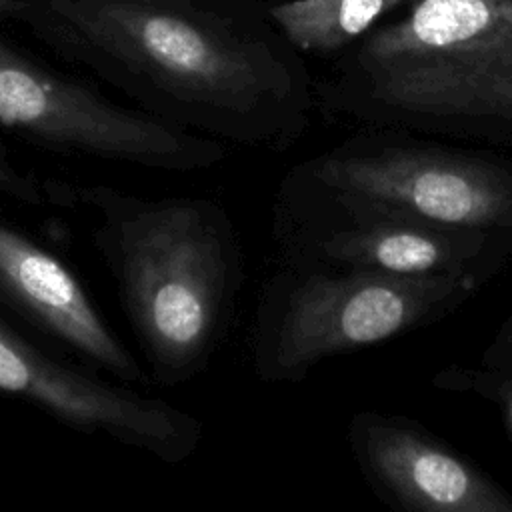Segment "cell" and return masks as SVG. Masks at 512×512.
<instances>
[{
  "mask_svg": "<svg viewBox=\"0 0 512 512\" xmlns=\"http://www.w3.org/2000/svg\"><path fill=\"white\" fill-rule=\"evenodd\" d=\"M402 0H294L270 10L300 50L332 52L362 36Z\"/></svg>",
  "mask_w": 512,
  "mask_h": 512,
  "instance_id": "obj_11",
  "label": "cell"
},
{
  "mask_svg": "<svg viewBox=\"0 0 512 512\" xmlns=\"http://www.w3.org/2000/svg\"><path fill=\"white\" fill-rule=\"evenodd\" d=\"M306 182L434 224L512 238V152L364 128L290 170Z\"/></svg>",
  "mask_w": 512,
  "mask_h": 512,
  "instance_id": "obj_6",
  "label": "cell"
},
{
  "mask_svg": "<svg viewBox=\"0 0 512 512\" xmlns=\"http://www.w3.org/2000/svg\"><path fill=\"white\" fill-rule=\"evenodd\" d=\"M84 48L150 96L156 116L220 142L286 150L308 100L268 48L160 0H56Z\"/></svg>",
  "mask_w": 512,
  "mask_h": 512,
  "instance_id": "obj_1",
  "label": "cell"
},
{
  "mask_svg": "<svg viewBox=\"0 0 512 512\" xmlns=\"http://www.w3.org/2000/svg\"><path fill=\"white\" fill-rule=\"evenodd\" d=\"M0 392L36 406L76 432L110 438L166 464L188 460L204 436L194 414L68 366L2 318Z\"/></svg>",
  "mask_w": 512,
  "mask_h": 512,
  "instance_id": "obj_8",
  "label": "cell"
},
{
  "mask_svg": "<svg viewBox=\"0 0 512 512\" xmlns=\"http://www.w3.org/2000/svg\"><path fill=\"white\" fill-rule=\"evenodd\" d=\"M0 302L92 368L124 384L152 376L110 330L76 274L52 252L0 218Z\"/></svg>",
  "mask_w": 512,
  "mask_h": 512,
  "instance_id": "obj_10",
  "label": "cell"
},
{
  "mask_svg": "<svg viewBox=\"0 0 512 512\" xmlns=\"http://www.w3.org/2000/svg\"><path fill=\"white\" fill-rule=\"evenodd\" d=\"M18 8L0 0V14ZM0 128L46 150L162 172L220 164V140L108 102L0 42Z\"/></svg>",
  "mask_w": 512,
  "mask_h": 512,
  "instance_id": "obj_7",
  "label": "cell"
},
{
  "mask_svg": "<svg viewBox=\"0 0 512 512\" xmlns=\"http://www.w3.org/2000/svg\"><path fill=\"white\" fill-rule=\"evenodd\" d=\"M332 110L512 152V0H420L362 42Z\"/></svg>",
  "mask_w": 512,
  "mask_h": 512,
  "instance_id": "obj_3",
  "label": "cell"
},
{
  "mask_svg": "<svg viewBox=\"0 0 512 512\" xmlns=\"http://www.w3.org/2000/svg\"><path fill=\"white\" fill-rule=\"evenodd\" d=\"M64 186L96 214L94 242L152 380L162 386L192 380L214 356L240 288L242 254L232 220L208 198Z\"/></svg>",
  "mask_w": 512,
  "mask_h": 512,
  "instance_id": "obj_2",
  "label": "cell"
},
{
  "mask_svg": "<svg viewBox=\"0 0 512 512\" xmlns=\"http://www.w3.org/2000/svg\"><path fill=\"white\" fill-rule=\"evenodd\" d=\"M0 194L8 196L20 204L32 206V208L44 206L46 200L50 198L48 184L36 180L32 174L20 170L12 162L8 150L2 146V142H0Z\"/></svg>",
  "mask_w": 512,
  "mask_h": 512,
  "instance_id": "obj_13",
  "label": "cell"
},
{
  "mask_svg": "<svg viewBox=\"0 0 512 512\" xmlns=\"http://www.w3.org/2000/svg\"><path fill=\"white\" fill-rule=\"evenodd\" d=\"M346 440L366 486L396 512H512V492L420 420L360 410Z\"/></svg>",
  "mask_w": 512,
  "mask_h": 512,
  "instance_id": "obj_9",
  "label": "cell"
},
{
  "mask_svg": "<svg viewBox=\"0 0 512 512\" xmlns=\"http://www.w3.org/2000/svg\"><path fill=\"white\" fill-rule=\"evenodd\" d=\"M284 262L406 278L460 276L484 286L512 262V238L452 228L330 190L288 172L276 206Z\"/></svg>",
  "mask_w": 512,
  "mask_h": 512,
  "instance_id": "obj_5",
  "label": "cell"
},
{
  "mask_svg": "<svg viewBox=\"0 0 512 512\" xmlns=\"http://www.w3.org/2000/svg\"><path fill=\"white\" fill-rule=\"evenodd\" d=\"M430 384L440 392L472 396L492 404L512 446V370L486 368L482 364H448L432 376Z\"/></svg>",
  "mask_w": 512,
  "mask_h": 512,
  "instance_id": "obj_12",
  "label": "cell"
},
{
  "mask_svg": "<svg viewBox=\"0 0 512 512\" xmlns=\"http://www.w3.org/2000/svg\"><path fill=\"white\" fill-rule=\"evenodd\" d=\"M480 364L486 368L512 370V308L484 346Z\"/></svg>",
  "mask_w": 512,
  "mask_h": 512,
  "instance_id": "obj_14",
  "label": "cell"
},
{
  "mask_svg": "<svg viewBox=\"0 0 512 512\" xmlns=\"http://www.w3.org/2000/svg\"><path fill=\"white\" fill-rule=\"evenodd\" d=\"M482 288L460 276L406 278L284 262L258 300L254 370L268 384L302 382L326 358L446 320Z\"/></svg>",
  "mask_w": 512,
  "mask_h": 512,
  "instance_id": "obj_4",
  "label": "cell"
}]
</instances>
